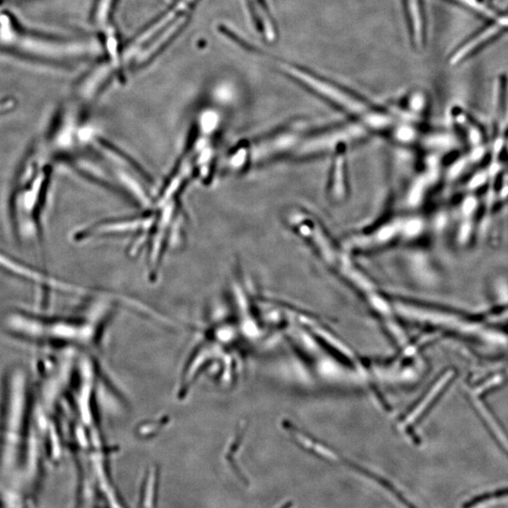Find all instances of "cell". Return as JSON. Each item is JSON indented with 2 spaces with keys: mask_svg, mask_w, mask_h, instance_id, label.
I'll return each mask as SVG.
<instances>
[{
  "mask_svg": "<svg viewBox=\"0 0 508 508\" xmlns=\"http://www.w3.org/2000/svg\"><path fill=\"white\" fill-rule=\"evenodd\" d=\"M99 312L78 316H44L23 310L7 313L5 330L25 342L71 349L95 345L103 327Z\"/></svg>",
  "mask_w": 508,
  "mask_h": 508,
  "instance_id": "cell-1",
  "label": "cell"
},
{
  "mask_svg": "<svg viewBox=\"0 0 508 508\" xmlns=\"http://www.w3.org/2000/svg\"><path fill=\"white\" fill-rule=\"evenodd\" d=\"M33 385L25 370L10 369L5 375L0 414V477L15 470L28 435Z\"/></svg>",
  "mask_w": 508,
  "mask_h": 508,
  "instance_id": "cell-2",
  "label": "cell"
},
{
  "mask_svg": "<svg viewBox=\"0 0 508 508\" xmlns=\"http://www.w3.org/2000/svg\"><path fill=\"white\" fill-rule=\"evenodd\" d=\"M280 67L290 78L345 111L369 131L391 130L393 128L394 119L390 113L375 107L355 92L300 66L282 63Z\"/></svg>",
  "mask_w": 508,
  "mask_h": 508,
  "instance_id": "cell-3",
  "label": "cell"
},
{
  "mask_svg": "<svg viewBox=\"0 0 508 508\" xmlns=\"http://www.w3.org/2000/svg\"><path fill=\"white\" fill-rule=\"evenodd\" d=\"M369 131L366 127L358 121L332 127L314 136L301 139L293 153L296 157L304 158L332 153V151L344 144H351V142L364 139Z\"/></svg>",
  "mask_w": 508,
  "mask_h": 508,
  "instance_id": "cell-4",
  "label": "cell"
},
{
  "mask_svg": "<svg viewBox=\"0 0 508 508\" xmlns=\"http://www.w3.org/2000/svg\"><path fill=\"white\" fill-rule=\"evenodd\" d=\"M0 267L10 272V273L24 278V279L30 280L34 284L42 285V287L49 288L51 290L83 296H88L90 293V290L86 289V288L75 287V285L62 282V280L55 279V278L47 276L46 274L40 273V272L34 271L31 267L20 264L17 261H13L12 259L2 255L1 253H0Z\"/></svg>",
  "mask_w": 508,
  "mask_h": 508,
  "instance_id": "cell-5",
  "label": "cell"
},
{
  "mask_svg": "<svg viewBox=\"0 0 508 508\" xmlns=\"http://www.w3.org/2000/svg\"><path fill=\"white\" fill-rule=\"evenodd\" d=\"M187 21V17H180L176 21H173L171 25L167 26L166 31H163L160 33V37L158 39L153 40L151 46L145 49L144 52L139 56L137 65L140 67V66L147 65L151 60L155 59L162 50L165 49V47L168 46L169 42L173 41L178 35L180 31L186 26Z\"/></svg>",
  "mask_w": 508,
  "mask_h": 508,
  "instance_id": "cell-6",
  "label": "cell"
},
{
  "mask_svg": "<svg viewBox=\"0 0 508 508\" xmlns=\"http://www.w3.org/2000/svg\"><path fill=\"white\" fill-rule=\"evenodd\" d=\"M355 466V469L357 471H359V473H364L365 475L370 476L372 479H374V480L377 481L378 484H380L381 486H384L386 489H388L389 491L391 492V493L393 494L394 496L396 497L405 505V507H407V508H418L415 507L412 502H409V500L403 496V494L401 493L400 491H398V489L396 488L391 484V482H389L388 480H386L385 478L380 477V476H378L377 475H375V473H372L369 472V471L362 469V467H359V466Z\"/></svg>",
  "mask_w": 508,
  "mask_h": 508,
  "instance_id": "cell-7",
  "label": "cell"
},
{
  "mask_svg": "<svg viewBox=\"0 0 508 508\" xmlns=\"http://www.w3.org/2000/svg\"><path fill=\"white\" fill-rule=\"evenodd\" d=\"M507 497H508V489H505L504 491L491 492V493L485 494V496H478L471 500L470 502H466L463 508L484 507L489 502L497 501V500L507 498Z\"/></svg>",
  "mask_w": 508,
  "mask_h": 508,
  "instance_id": "cell-8",
  "label": "cell"
},
{
  "mask_svg": "<svg viewBox=\"0 0 508 508\" xmlns=\"http://www.w3.org/2000/svg\"><path fill=\"white\" fill-rule=\"evenodd\" d=\"M115 0H99L97 3L96 12H95V19L99 24L107 22L108 17H110L111 10H112L113 4Z\"/></svg>",
  "mask_w": 508,
  "mask_h": 508,
  "instance_id": "cell-9",
  "label": "cell"
},
{
  "mask_svg": "<svg viewBox=\"0 0 508 508\" xmlns=\"http://www.w3.org/2000/svg\"><path fill=\"white\" fill-rule=\"evenodd\" d=\"M507 31L508 26L507 28H501V30H500L498 33L493 34V35L489 37V38L485 40V41L481 42L480 44H477V46L473 47V49H471L470 51L467 53V54L463 56L462 60L470 59V58L473 57V56L477 54V53L480 52L481 50L485 49L486 46H489V44H491V42H493L494 41H496V40L498 39L499 37H501L502 34L507 33Z\"/></svg>",
  "mask_w": 508,
  "mask_h": 508,
  "instance_id": "cell-10",
  "label": "cell"
},
{
  "mask_svg": "<svg viewBox=\"0 0 508 508\" xmlns=\"http://www.w3.org/2000/svg\"><path fill=\"white\" fill-rule=\"evenodd\" d=\"M494 23H496V20L493 19H486V22L484 23V25L482 26H480V28H478L477 31H475V33H473L471 34L469 37H468L467 39H465L464 41L462 42V44H459V46L457 47L456 49L454 50L453 53H452L451 56H455L457 54V52L459 51L460 49H462L463 47L465 46H467V44H469L470 42H472L473 39H475L476 37H478L480 35L481 33H483L484 31L486 30V28H491L492 25H494Z\"/></svg>",
  "mask_w": 508,
  "mask_h": 508,
  "instance_id": "cell-11",
  "label": "cell"
},
{
  "mask_svg": "<svg viewBox=\"0 0 508 508\" xmlns=\"http://www.w3.org/2000/svg\"><path fill=\"white\" fill-rule=\"evenodd\" d=\"M246 5H247L248 12H250L251 19L253 21V24L257 28L258 31L264 33L263 23H262L261 13L257 12L256 10L255 5L253 3V0H245Z\"/></svg>",
  "mask_w": 508,
  "mask_h": 508,
  "instance_id": "cell-12",
  "label": "cell"
},
{
  "mask_svg": "<svg viewBox=\"0 0 508 508\" xmlns=\"http://www.w3.org/2000/svg\"><path fill=\"white\" fill-rule=\"evenodd\" d=\"M292 507H293V502H287V504H285L284 505H282V507L280 508H291Z\"/></svg>",
  "mask_w": 508,
  "mask_h": 508,
  "instance_id": "cell-13",
  "label": "cell"
},
{
  "mask_svg": "<svg viewBox=\"0 0 508 508\" xmlns=\"http://www.w3.org/2000/svg\"><path fill=\"white\" fill-rule=\"evenodd\" d=\"M476 1L479 2V3H481V2L483 1V0H476Z\"/></svg>",
  "mask_w": 508,
  "mask_h": 508,
  "instance_id": "cell-14",
  "label": "cell"
}]
</instances>
